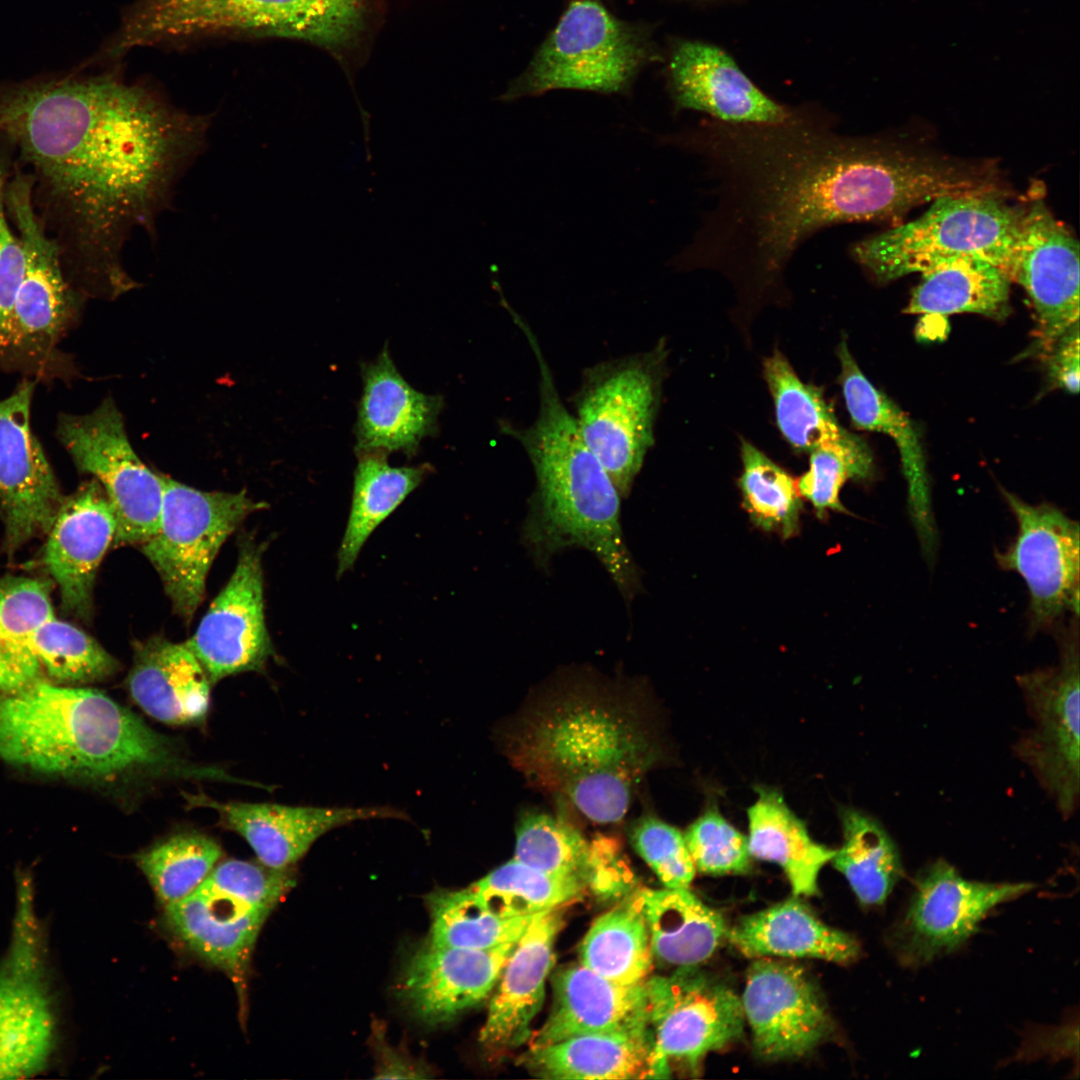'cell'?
Listing matches in <instances>:
<instances>
[{"label": "cell", "instance_id": "obj_4", "mask_svg": "<svg viewBox=\"0 0 1080 1080\" xmlns=\"http://www.w3.org/2000/svg\"><path fill=\"white\" fill-rule=\"evenodd\" d=\"M596 687L565 689L528 715L508 752L538 787L597 823H615L657 759L635 711Z\"/></svg>", "mask_w": 1080, "mask_h": 1080}, {"label": "cell", "instance_id": "obj_1", "mask_svg": "<svg viewBox=\"0 0 1080 1080\" xmlns=\"http://www.w3.org/2000/svg\"><path fill=\"white\" fill-rule=\"evenodd\" d=\"M678 138L700 160L713 199L681 262L719 272L745 299L782 290L793 256L822 229L896 220L946 188L936 153L844 134L810 106L771 124L705 117Z\"/></svg>", "mask_w": 1080, "mask_h": 1080}, {"label": "cell", "instance_id": "obj_24", "mask_svg": "<svg viewBox=\"0 0 1080 1080\" xmlns=\"http://www.w3.org/2000/svg\"><path fill=\"white\" fill-rule=\"evenodd\" d=\"M116 532L114 510L95 479L64 498L47 532L42 561L68 613L90 616L96 573Z\"/></svg>", "mask_w": 1080, "mask_h": 1080}, {"label": "cell", "instance_id": "obj_2", "mask_svg": "<svg viewBox=\"0 0 1080 1080\" xmlns=\"http://www.w3.org/2000/svg\"><path fill=\"white\" fill-rule=\"evenodd\" d=\"M208 127V117L112 74L0 85V132L32 169L61 255L109 296L136 286L122 266L124 243L135 227L151 232Z\"/></svg>", "mask_w": 1080, "mask_h": 1080}, {"label": "cell", "instance_id": "obj_18", "mask_svg": "<svg viewBox=\"0 0 1080 1080\" xmlns=\"http://www.w3.org/2000/svg\"><path fill=\"white\" fill-rule=\"evenodd\" d=\"M6 209L21 241L25 268L10 314L0 333L6 347L42 352L58 336L71 300L61 268L58 243L48 237L33 202V185L23 174L7 184Z\"/></svg>", "mask_w": 1080, "mask_h": 1080}, {"label": "cell", "instance_id": "obj_8", "mask_svg": "<svg viewBox=\"0 0 1080 1080\" xmlns=\"http://www.w3.org/2000/svg\"><path fill=\"white\" fill-rule=\"evenodd\" d=\"M666 344L585 369L575 420L621 497H627L653 446L665 375Z\"/></svg>", "mask_w": 1080, "mask_h": 1080}, {"label": "cell", "instance_id": "obj_10", "mask_svg": "<svg viewBox=\"0 0 1080 1080\" xmlns=\"http://www.w3.org/2000/svg\"><path fill=\"white\" fill-rule=\"evenodd\" d=\"M654 56L646 35L595 0H575L503 95L506 101L573 89L625 93Z\"/></svg>", "mask_w": 1080, "mask_h": 1080}, {"label": "cell", "instance_id": "obj_30", "mask_svg": "<svg viewBox=\"0 0 1080 1080\" xmlns=\"http://www.w3.org/2000/svg\"><path fill=\"white\" fill-rule=\"evenodd\" d=\"M133 651L126 686L140 709L168 725L206 719L212 683L186 643L155 636L136 641Z\"/></svg>", "mask_w": 1080, "mask_h": 1080}, {"label": "cell", "instance_id": "obj_19", "mask_svg": "<svg viewBox=\"0 0 1080 1080\" xmlns=\"http://www.w3.org/2000/svg\"><path fill=\"white\" fill-rule=\"evenodd\" d=\"M263 546L246 540L229 581L214 599L187 647L210 682L262 671L274 649L264 614Z\"/></svg>", "mask_w": 1080, "mask_h": 1080}, {"label": "cell", "instance_id": "obj_50", "mask_svg": "<svg viewBox=\"0 0 1080 1080\" xmlns=\"http://www.w3.org/2000/svg\"><path fill=\"white\" fill-rule=\"evenodd\" d=\"M6 184L5 171L0 166V333L10 314L25 268L21 241L7 220Z\"/></svg>", "mask_w": 1080, "mask_h": 1080}, {"label": "cell", "instance_id": "obj_47", "mask_svg": "<svg viewBox=\"0 0 1080 1080\" xmlns=\"http://www.w3.org/2000/svg\"><path fill=\"white\" fill-rule=\"evenodd\" d=\"M202 884L271 912L294 886L295 877L290 868L275 869L259 861L229 859L218 863Z\"/></svg>", "mask_w": 1080, "mask_h": 1080}, {"label": "cell", "instance_id": "obj_43", "mask_svg": "<svg viewBox=\"0 0 1080 1080\" xmlns=\"http://www.w3.org/2000/svg\"><path fill=\"white\" fill-rule=\"evenodd\" d=\"M586 886L579 879L551 875L513 858L469 887L499 915L525 917L576 900Z\"/></svg>", "mask_w": 1080, "mask_h": 1080}, {"label": "cell", "instance_id": "obj_27", "mask_svg": "<svg viewBox=\"0 0 1080 1080\" xmlns=\"http://www.w3.org/2000/svg\"><path fill=\"white\" fill-rule=\"evenodd\" d=\"M363 391L354 426L355 452H402L414 456L421 441L438 431L444 401L413 388L399 373L385 347L362 365Z\"/></svg>", "mask_w": 1080, "mask_h": 1080}, {"label": "cell", "instance_id": "obj_14", "mask_svg": "<svg viewBox=\"0 0 1080 1080\" xmlns=\"http://www.w3.org/2000/svg\"><path fill=\"white\" fill-rule=\"evenodd\" d=\"M57 435L80 471L103 487L114 510V544H142L157 531L163 483L134 451L121 413L106 398L85 415L61 416Z\"/></svg>", "mask_w": 1080, "mask_h": 1080}, {"label": "cell", "instance_id": "obj_31", "mask_svg": "<svg viewBox=\"0 0 1080 1080\" xmlns=\"http://www.w3.org/2000/svg\"><path fill=\"white\" fill-rule=\"evenodd\" d=\"M269 914L201 884L186 898L165 907V922L199 957L240 978Z\"/></svg>", "mask_w": 1080, "mask_h": 1080}, {"label": "cell", "instance_id": "obj_21", "mask_svg": "<svg viewBox=\"0 0 1080 1080\" xmlns=\"http://www.w3.org/2000/svg\"><path fill=\"white\" fill-rule=\"evenodd\" d=\"M758 1056L779 1061L806 1055L826 1036L829 1017L816 986L798 965L757 958L740 997Z\"/></svg>", "mask_w": 1080, "mask_h": 1080}, {"label": "cell", "instance_id": "obj_34", "mask_svg": "<svg viewBox=\"0 0 1080 1080\" xmlns=\"http://www.w3.org/2000/svg\"><path fill=\"white\" fill-rule=\"evenodd\" d=\"M777 426L796 450H831L873 460L865 442L841 426L821 391L803 382L787 358L775 350L763 362Z\"/></svg>", "mask_w": 1080, "mask_h": 1080}, {"label": "cell", "instance_id": "obj_37", "mask_svg": "<svg viewBox=\"0 0 1080 1080\" xmlns=\"http://www.w3.org/2000/svg\"><path fill=\"white\" fill-rule=\"evenodd\" d=\"M1010 278L999 267L978 257L941 261L921 272L907 313L948 315L975 313L1003 319L1009 313Z\"/></svg>", "mask_w": 1080, "mask_h": 1080}, {"label": "cell", "instance_id": "obj_41", "mask_svg": "<svg viewBox=\"0 0 1080 1080\" xmlns=\"http://www.w3.org/2000/svg\"><path fill=\"white\" fill-rule=\"evenodd\" d=\"M427 906L429 942L464 949H492L516 942L535 916H501L470 887L437 890L428 895Z\"/></svg>", "mask_w": 1080, "mask_h": 1080}, {"label": "cell", "instance_id": "obj_28", "mask_svg": "<svg viewBox=\"0 0 1080 1080\" xmlns=\"http://www.w3.org/2000/svg\"><path fill=\"white\" fill-rule=\"evenodd\" d=\"M551 1012L532 1037L530 1048L544 1047L570 1037L649 1028L644 982L614 983L582 964L557 970L552 978Z\"/></svg>", "mask_w": 1080, "mask_h": 1080}, {"label": "cell", "instance_id": "obj_3", "mask_svg": "<svg viewBox=\"0 0 1080 1080\" xmlns=\"http://www.w3.org/2000/svg\"><path fill=\"white\" fill-rule=\"evenodd\" d=\"M0 759L38 773L116 788L164 780L223 781L105 693L41 682L0 692Z\"/></svg>", "mask_w": 1080, "mask_h": 1080}, {"label": "cell", "instance_id": "obj_29", "mask_svg": "<svg viewBox=\"0 0 1080 1080\" xmlns=\"http://www.w3.org/2000/svg\"><path fill=\"white\" fill-rule=\"evenodd\" d=\"M837 355L841 367L839 381L853 425L888 435L899 450L907 483L909 513L921 548L930 558L937 545V529L919 435L905 413L863 374L845 339L839 344Z\"/></svg>", "mask_w": 1080, "mask_h": 1080}, {"label": "cell", "instance_id": "obj_51", "mask_svg": "<svg viewBox=\"0 0 1080 1080\" xmlns=\"http://www.w3.org/2000/svg\"><path fill=\"white\" fill-rule=\"evenodd\" d=\"M1050 384L1070 393L1079 388V322L1068 329L1043 357Z\"/></svg>", "mask_w": 1080, "mask_h": 1080}, {"label": "cell", "instance_id": "obj_32", "mask_svg": "<svg viewBox=\"0 0 1080 1080\" xmlns=\"http://www.w3.org/2000/svg\"><path fill=\"white\" fill-rule=\"evenodd\" d=\"M525 1063L548 1079H656L671 1072L649 1028L578 1035L530 1048Z\"/></svg>", "mask_w": 1080, "mask_h": 1080}, {"label": "cell", "instance_id": "obj_48", "mask_svg": "<svg viewBox=\"0 0 1080 1080\" xmlns=\"http://www.w3.org/2000/svg\"><path fill=\"white\" fill-rule=\"evenodd\" d=\"M631 841L644 861L667 888H689L696 868L684 837L677 828L655 817L640 819Z\"/></svg>", "mask_w": 1080, "mask_h": 1080}, {"label": "cell", "instance_id": "obj_25", "mask_svg": "<svg viewBox=\"0 0 1080 1080\" xmlns=\"http://www.w3.org/2000/svg\"><path fill=\"white\" fill-rule=\"evenodd\" d=\"M516 942L482 950L429 942L408 960L401 997L424 1022H448L493 991Z\"/></svg>", "mask_w": 1080, "mask_h": 1080}, {"label": "cell", "instance_id": "obj_42", "mask_svg": "<svg viewBox=\"0 0 1080 1080\" xmlns=\"http://www.w3.org/2000/svg\"><path fill=\"white\" fill-rule=\"evenodd\" d=\"M215 839L197 831L172 834L136 855V864L166 907L194 891L222 857Z\"/></svg>", "mask_w": 1080, "mask_h": 1080}, {"label": "cell", "instance_id": "obj_7", "mask_svg": "<svg viewBox=\"0 0 1080 1080\" xmlns=\"http://www.w3.org/2000/svg\"><path fill=\"white\" fill-rule=\"evenodd\" d=\"M49 937L31 876L18 872L10 938L0 959V1079L46 1072L60 1046L59 999Z\"/></svg>", "mask_w": 1080, "mask_h": 1080}, {"label": "cell", "instance_id": "obj_53", "mask_svg": "<svg viewBox=\"0 0 1080 1080\" xmlns=\"http://www.w3.org/2000/svg\"><path fill=\"white\" fill-rule=\"evenodd\" d=\"M385 1060L383 1059L382 1065L378 1072L380 1073L377 1078H422V1069H417L413 1064L398 1057L392 1052V1056L385 1054ZM424 1075V1074H423ZM425 1076V1075H424Z\"/></svg>", "mask_w": 1080, "mask_h": 1080}, {"label": "cell", "instance_id": "obj_22", "mask_svg": "<svg viewBox=\"0 0 1080 1080\" xmlns=\"http://www.w3.org/2000/svg\"><path fill=\"white\" fill-rule=\"evenodd\" d=\"M192 807L215 810L220 823L250 845L258 861L275 869L290 868L325 833L353 822L407 819L390 807H314L276 803L220 802L203 793L184 794Z\"/></svg>", "mask_w": 1080, "mask_h": 1080}, {"label": "cell", "instance_id": "obj_17", "mask_svg": "<svg viewBox=\"0 0 1080 1080\" xmlns=\"http://www.w3.org/2000/svg\"><path fill=\"white\" fill-rule=\"evenodd\" d=\"M1079 243L1041 199L1024 208L1009 270L1037 320L1031 352L1044 357L1079 322Z\"/></svg>", "mask_w": 1080, "mask_h": 1080}, {"label": "cell", "instance_id": "obj_49", "mask_svg": "<svg viewBox=\"0 0 1080 1080\" xmlns=\"http://www.w3.org/2000/svg\"><path fill=\"white\" fill-rule=\"evenodd\" d=\"M809 454V469L796 481L801 497L810 502L820 519L829 510L849 513L840 500L841 489L848 480L870 479L873 460L823 449Z\"/></svg>", "mask_w": 1080, "mask_h": 1080}, {"label": "cell", "instance_id": "obj_26", "mask_svg": "<svg viewBox=\"0 0 1080 1080\" xmlns=\"http://www.w3.org/2000/svg\"><path fill=\"white\" fill-rule=\"evenodd\" d=\"M562 927L558 909L533 917L508 956L491 997L479 1041L489 1050L516 1048L530 1037L553 967L554 942Z\"/></svg>", "mask_w": 1080, "mask_h": 1080}, {"label": "cell", "instance_id": "obj_15", "mask_svg": "<svg viewBox=\"0 0 1080 1080\" xmlns=\"http://www.w3.org/2000/svg\"><path fill=\"white\" fill-rule=\"evenodd\" d=\"M648 1026L658 1053L670 1064L696 1070L711 1052L740 1039L745 1017L740 996L698 966L644 981Z\"/></svg>", "mask_w": 1080, "mask_h": 1080}, {"label": "cell", "instance_id": "obj_33", "mask_svg": "<svg viewBox=\"0 0 1080 1080\" xmlns=\"http://www.w3.org/2000/svg\"><path fill=\"white\" fill-rule=\"evenodd\" d=\"M729 942L749 958H813L838 964L855 961L858 941L822 922L806 905L788 899L742 917L727 929Z\"/></svg>", "mask_w": 1080, "mask_h": 1080}, {"label": "cell", "instance_id": "obj_46", "mask_svg": "<svg viewBox=\"0 0 1080 1080\" xmlns=\"http://www.w3.org/2000/svg\"><path fill=\"white\" fill-rule=\"evenodd\" d=\"M696 870L709 875L746 874L752 867L747 836L716 807L707 808L684 834Z\"/></svg>", "mask_w": 1080, "mask_h": 1080}, {"label": "cell", "instance_id": "obj_45", "mask_svg": "<svg viewBox=\"0 0 1080 1080\" xmlns=\"http://www.w3.org/2000/svg\"><path fill=\"white\" fill-rule=\"evenodd\" d=\"M514 859L551 875L579 879L586 885L597 873V855L582 834L545 813L521 818Z\"/></svg>", "mask_w": 1080, "mask_h": 1080}, {"label": "cell", "instance_id": "obj_5", "mask_svg": "<svg viewBox=\"0 0 1080 1080\" xmlns=\"http://www.w3.org/2000/svg\"><path fill=\"white\" fill-rule=\"evenodd\" d=\"M532 351L540 374L537 418L526 428L503 424V432L526 451L535 474L523 528L526 543L543 564L565 548H585L632 600L640 577L622 532L621 496L561 400L539 345Z\"/></svg>", "mask_w": 1080, "mask_h": 1080}, {"label": "cell", "instance_id": "obj_52", "mask_svg": "<svg viewBox=\"0 0 1080 1080\" xmlns=\"http://www.w3.org/2000/svg\"><path fill=\"white\" fill-rule=\"evenodd\" d=\"M1077 1024L1061 1026L1059 1028H1047L1045 1030L1031 1031L1023 1040L1017 1059L1033 1060L1039 1057L1051 1056L1054 1059L1078 1054V1027Z\"/></svg>", "mask_w": 1080, "mask_h": 1080}, {"label": "cell", "instance_id": "obj_40", "mask_svg": "<svg viewBox=\"0 0 1080 1080\" xmlns=\"http://www.w3.org/2000/svg\"><path fill=\"white\" fill-rule=\"evenodd\" d=\"M580 964L622 985L643 983L653 955L636 895L598 917L580 946Z\"/></svg>", "mask_w": 1080, "mask_h": 1080}, {"label": "cell", "instance_id": "obj_11", "mask_svg": "<svg viewBox=\"0 0 1080 1080\" xmlns=\"http://www.w3.org/2000/svg\"><path fill=\"white\" fill-rule=\"evenodd\" d=\"M163 497L155 534L141 550L158 572L175 612L190 619L205 593L221 545L262 503L245 490L205 492L161 474Z\"/></svg>", "mask_w": 1080, "mask_h": 1080}, {"label": "cell", "instance_id": "obj_20", "mask_svg": "<svg viewBox=\"0 0 1080 1080\" xmlns=\"http://www.w3.org/2000/svg\"><path fill=\"white\" fill-rule=\"evenodd\" d=\"M32 394L23 381L0 400V518L10 549L47 533L64 501L30 426Z\"/></svg>", "mask_w": 1080, "mask_h": 1080}, {"label": "cell", "instance_id": "obj_13", "mask_svg": "<svg viewBox=\"0 0 1080 1080\" xmlns=\"http://www.w3.org/2000/svg\"><path fill=\"white\" fill-rule=\"evenodd\" d=\"M1034 887L1031 882L969 880L939 858L917 875L904 911L889 929L888 945L903 967L927 965L965 944L998 905Z\"/></svg>", "mask_w": 1080, "mask_h": 1080}, {"label": "cell", "instance_id": "obj_35", "mask_svg": "<svg viewBox=\"0 0 1080 1080\" xmlns=\"http://www.w3.org/2000/svg\"><path fill=\"white\" fill-rule=\"evenodd\" d=\"M635 895L648 927L653 958L666 965L698 966L726 936L723 916L688 888H648Z\"/></svg>", "mask_w": 1080, "mask_h": 1080}, {"label": "cell", "instance_id": "obj_9", "mask_svg": "<svg viewBox=\"0 0 1080 1080\" xmlns=\"http://www.w3.org/2000/svg\"><path fill=\"white\" fill-rule=\"evenodd\" d=\"M119 667L94 638L56 616L46 581L0 579V692L41 682L90 684Z\"/></svg>", "mask_w": 1080, "mask_h": 1080}, {"label": "cell", "instance_id": "obj_23", "mask_svg": "<svg viewBox=\"0 0 1080 1080\" xmlns=\"http://www.w3.org/2000/svg\"><path fill=\"white\" fill-rule=\"evenodd\" d=\"M669 85L678 109L701 112L731 124H771L785 121L794 106L763 92L723 49L686 40L673 49Z\"/></svg>", "mask_w": 1080, "mask_h": 1080}, {"label": "cell", "instance_id": "obj_36", "mask_svg": "<svg viewBox=\"0 0 1080 1080\" xmlns=\"http://www.w3.org/2000/svg\"><path fill=\"white\" fill-rule=\"evenodd\" d=\"M747 817L752 858L778 865L795 896L817 894L819 874L836 849L815 841L776 789L758 787Z\"/></svg>", "mask_w": 1080, "mask_h": 1080}, {"label": "cell", "instance_id": "obj_44", "mask_svg": "<svg viewBox=\"0 0 1080 1080\" xmlns=\"http://www.w3.org/2000/svg\"><path fill=\"white\" fill-rule=\"evenodd\" d=\"M742 473L738 486L752 523L784 539L799 533L803 509L797 482L749 441L741 440Z\"/></svg>", "mask_w": 1080, "mask_h": 1080}, {"label": "cell", "instance_id": "obj_39", "mask_svg": "<svg viewBox=\"0 0 1080 1080\" xmlns=\"http://www.w3.org/2000/svg\"><path fill=\"white\" fill-rule=\"evenodd\" d=\"M843 841L831 860L864 906L883 905L904 874L899 850L885 828L854 808L840 809Z\"/></svg>", "mask_w": 1080, "mask_h": 1080}, {"label": "cell", "instance_id": "obj_38", "mask_svg": "<svg viewBox=\"0 0 1080 1080\" xmlns=\"http://www.w3.org/2000/svg\"><path fill=\"white\" fill-rule=\"evenodd\" d=\"M351 508L337 553V576L353 568L372 532L391 515L433 471L428 464L390 466L388 454L357 451Z\"/></svg>", "mask_w": 1080, "mask_h": 1080}, {"label": "cell", "instance_id": "obj_16", "mask_svg": "<svg viewBox=\"0 0 1080 1080\" xmlns=\"http://www.w3.org/2000/svg\"><path fill=\"white\" fill-rule=\"evenodd\" d=\"M1017 522L1013 542L995 558L1017 573L1030 596L1031 625H1053L1070 612L1079 614V524L1056 506L1029 504L1003 490Z\"/></svg>", "mask_w": 1080, "mask_h": 1080}, {"label": "cell", "instance_id": "obj_12", "mask_svg": "<svg viewBox=\"0 0 1080 1080\" xmlns=\"http://www.w3.org/2000/svg\"><path fill=\"white\" fill-rule=\"evenodd\" d=\"M1079 667L1075 624L1061 640L1056 666L1016 677L1033 727L1019 736L1013 752L1031 770L1064 820L1073 817L1079 807Z\"/></svg>", "mask_w": 1080, "mask_h": 1080}, {"label": "cell", "instance_id": "obj_6", "mask_svg": "<svg viewBox=\"0 0 1080 1080\" xmlns=\"http://www.w3.org/2000/svg\"><path fill=\"white\" fill-rule=\"evenodd\" d=\"M1024 208L1002 192L942 196L920 217L854 243L850 255L880 283L962 256L987 260L1009 277Z\"/></svg>", "mask_w": 1080, "mask_h": 1080}]
</instances>
